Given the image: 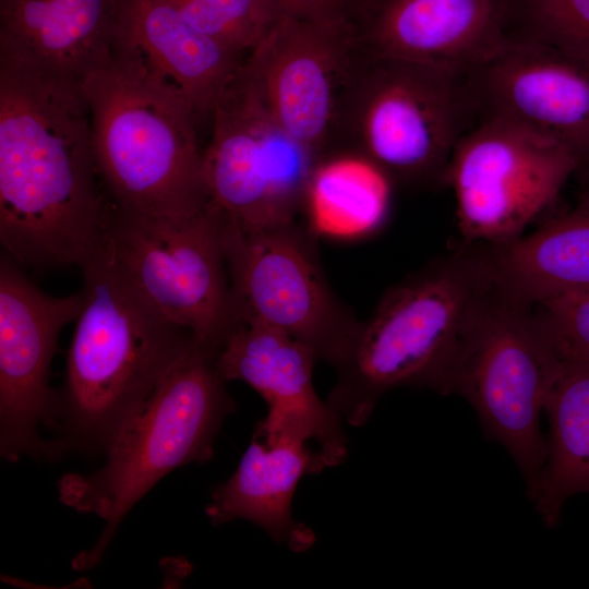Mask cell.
<instances>
[{
	"instance_id": "obj_17",
	"label": "cell",
	"mask_w": 589,
	"mask_h": 589,
	"mask_svg": "<svg viewBox=\"0 0 589 589\" xmlns=\"http://www.w3.org/2000/svg\"><path fill=\"white\" fill-rule=\"evenodd\" d=\"M112 53L211 116L243 55L191 25L171 0H121Z\"/></svg>"
},
{
	"instance_id": "obj_14",
	"label": "cell",
	"mask_w": 589,
	"mask_h": 589,
	"mask_svg": "<svg viewBox=\"0 0 589 589\" xmlns=\"http://www.w3.org/2000/svg\"><path fill=\"white\" fill-rule=\"evenodd\" d=\"M515 0H356L349 27L365 53L473 74L512 44Z\"/></svg>"
},
{
	"instance_id": "obj_25",
	"label": "cell",
	"mask_w": 589,
	"mask_h": 589,
	"mask_svg": "<svg viewBox=\"0 0 589 589\" xmlns=\"http://www.w3.org/2000/svg\"><path fill=\"white\" fill-rule=\"evenodd\" d=\"M534 309L560 360H589V290Z\"/></svg>"
},
{
	"instance_id": "obj_20",
	"label": "cell",
	"mask_w": 589,
	"mask_h": 589,
	"mask_svg": "<svg viewBox=\"0 0 589 589\" xmlns=\"http://www.w3.org/2000/svg\"><path fill=\"white\" fill-rule=\"evenodd\" d=\"M482 247L493 286L518 302L536 306L589 290V189L537 231Z\"/></svg>"
},
{
	"instance_id": "obj_19",
	"label": "cell",
	"mask_w": 589,
	"mask_h": 589,
	"mask_svg": "<svg viewBox=\"0 0 589 589\" xmlns=\"http://www.w3.org/2000/svg\"><path fill=\"white\" fill-rule=\"evenodd\" d=\"M324 469L317 453L304 441L254 432L235 473L213 491L205 514L213 525L249 520L274 541L304 552L316 538L311 528L294 519L291 503L300 479Z\"/></svg>"
},
{
	"instance_id": "obj_7",
	"label": "cell",
	"mask_w": 589,
	"mask_h": 589,
	"mask_svg": "<svg viewBox=\"0 0 589 589\" xmlns=\"http://www.w3.org/2000/svg\"><path fill=\"white\" fill-rule=\"evenodd\" d=\"M560 362L534 306L493 286L466 330L448 378L446 395L471 405L485 435L513 458L531 500L546 456L541 413Z\"/></svg>"
},
{
	"instance_id": "obj_21",
	"label": "cell",
	"mask_w": 589,
	"mask_h": 589,
	"mask_svg": "<svg viewBox=\"0 0 589 589\" xmlns=\"http://www.w3.org/2000/svg\"><path fill=\"white\" fill-rule=\"evenodd\" d=\"M544 412L550 432L532 501L542 521L553 527L568 498L589 494V360H561Z\"/></svg>"
},
{
	"instance_id": "obj_3",
	"label": "cell",
	"mask_w": 589,
	"mask_h": 589,
	"mask_svg": "<svg viewBox=\"0 0 589 589\" xmlns=\"http://www.w3.org/2000/svg\"><path fill=\"white\" fill-rule=\"evenodd\" d=\"M492 287L480 243H466L393 286L336 368L328 406L344 423L362 426L392 389L423 387L446 395L462 338Z\"/></svg>"
},
{
	"instance_id": "obj_16",
	"label": "cell",
	"mask_w": 589,
	"mask_h": 589,
	"mask_svg": "<svg viewBox=\"0 0 589 589\" xmlns=\"http://www.w3.org/2000/svg\"><path fill=\"white\" fill-rule=\"evenodd\" d=\"M474 74L488 116L566 146L579 157L580 168L589 161V59L528 36L514 38Z\"/></svg>"
},
{
	"instance_id": "obj_2",
	"label": "cell",
	"mask_w": 589,
	"mask_h": 589,
	"mask_svg": "<svg viewBox=\"0 0 589 589\" xmlns=\"http://www.w3.org/2000/svg\"><path fill=\"white\" fill-rule=\"evenodd\" d=\"M82 273V306L58 393L52 440L60 456L105 455L197 340L142 296L106 248Z\"/></svg>"
},
{
	"instance_id": "obj_18",
	"label": "cell",
	"mask_w": 589,
	"mask_h": 589,
	"mask_svg": "<svg viewBox=\"0 0 589 589\" xmlns=\"http://www.w3.org/2000/svg\"><path fill=\"white\" fill-rule=\"evenodd\" d=\"M121 0H0V62L82 84L112 56Z\"/></svg>"
},
{
	"instance_id": "obj_4",
	"label": "cell",
	"mask_w": 589,
	"mask_h": 589,
	"mask_svg": "<svg viewBox=\"0 0 589 589\" xmlns=\"http://www.w3.org/2000/svg\"><path fill=\"white\" fill-rule=\"evenodd\" d=\"M82 89L108 207L147 219H183L207 207L199 117L185 99L115 53Z\"/></svg>"
},
{
	"instance_id": "obj_9",
	"label": "cell",
	"mask_w": 589,
	"mask_h": 589,
	"mask_svg": "<svg viewBox=\"0 0 589 589\" xmlns=\"http://www.w3.org/2000/svg\"><path fill=\"white\" fill-rule=\"evenodd\" d=\"M211 202L183 219L107 211L105 248L142 296L170 322L216 351L238 326L223 240Z\"/></svg>"
},
{
	"instance_id": "obj_10",
	"label": "cell",
	"mask_w": 589,
	"mask_h": 589,
	"mask_svg": "<svg viewBox=\"0 0 589 589\" xmlns=\"http://www.w3.org/2000/svg\"><path fill=\"white\" fill-rule=\"evenodd\" d=\"M579 169L566 146L488 116L456 144L443 183L454 193L466 243L497 244L519 237Z\"/></svg>"
},
{
	"instance_id": "obj_12",
	"label": "cell",
	"mask_w": 589,
	"mask_h": 589,
	"mask_svg": "<svg viewBox=\"0 0 589 589\" xmlns=\"http://www.w3.org/2000/svg\"><path fill=\"white\" fill-rule=\"evenodd\" d=\"M81 291L56 297L44 292L8 255L0 261V454L16 462L24 456L60 458L40 428L56 430L58 393L50 366L58 337L76 320Z\"/></svg>"
},
{
	"instance_id": "obj_23",
	"label": "cell",
	"mask_w": 589,
	"mask_h": 589,
	"mask_svg": "<svg viewBox=\"0 0 589 589\" xmlns=\"http://www.w3.org/2000/svg\"><path fill=\"white\" fill-rule=\"evenodd\" d=\"M200 32L244 55L281 15L268 0H171Z\"/></svg>"
},
{
	"instance_id": "obj_22",
	"label": "cell",
	"mask_w": 589,
	"mask_h": 589,
	"mask_svg": "<svg viewBox=\"0 0 589 589\" xmlns=\"http://www.w3.org/2000/svg\"><path fill=\"white\" fill-rule=\"evenodd\" d=\"M395 184L366 160L333 154L321 159L309 180L301 215L317 238L361 240L385 225Z\"/></svg>"
},
{
	"instance_id": "obj_27",
	"label": "cell",
	"mask_w": 589,
	"mask_h": 589,
	"mask_svg": "<svg viewBox=\"0 0 589 589\" xmlns=\"http://www.w3.org/2000/svg\"><path fill=\"white\" fill-rule=\"evenodd\" d=\"M584 169H586V170L588 171V173H589V161H588L587 164H585V165L580 168V170H584Z\"/></svg>"
},
{
	"instance_id": "obj_1",
	"label": "cell",
	"mask_w": 589,
	"mask_h": 589,
	"mask_svg": "<svg viewBox=\"0 0 589 589\" xmlns=\"http://www.w3.org/2000/svg\"><path fill=\"white\" fill-rule=\"evenodd\" d=\"M107 201L82 84L0 62V241L20 266L81 269L105 248Z\"/></svg>"
},
{
	"instance_id": "obj_8",
	"label": "cell",
	"mask_w": 589,
	"mask_h": 589,
	"mask_svg": "<svg viewBox=\"0 0 589 589\" xmlns=\"http://www.w3.org/2000/svg\"><path fill=\"white\" fill-rule=\"evenodd\" d=\"M224 248L236 321L279 330L337 368L361 328L333 291L317 240L297 220L245 228L224 215Z\"/></svg>"
},
{
	"instance_id": "obj_15",
	"label": "cell",
	"mask_w": 589,
	"mask_h": 589,
	"mask_svg": "<svg viewBox=\"0 0 589 589\" xmlns=\"http://www.w3.org/2000/svg\"><path fill=\"white\" fill-rule=\"evenodd\" d=\"M216 360L226 382L242 381L266 401L267 416L255 433L304 441L324 468L346 460L344 421L315 392L313 365L317 360L306 346L266 326L239 324L218 349Z\"/></svg>"
},
{
	"instance_id": "obj_24",
	"label": "cell",
	"mask_w": 589,
	"mask_h": 589,
	"mask_svg": "<svg viewBox=\"0 0 589 589\" xmlns=\"http://www.w3.org/2000/svg\"><path fill=\"white\" fill-rule=\"evenodd\" d=\"M529 37L589 59V0H515Z\"/></svg>"
},
{
	"instance_id": "obj_26",
	"label": "cell",
	"mask_w": 589,
	"mask_h": 589,
	"mask_svg": "<svg viewBox=\"0 0 589 589\" xmlns=\"http://www.w3.org/2000/svg\"><path fill=\"white\" fill-rule=\"evenodd\" d=\"M280 13L328 24H348L356 0H268Z\"/></svg>"
},
{
	"instance_id": "obj_13",
	"label": "cell",
	"mask_w": 589,
	"mask_h": 589,
	"mask_svg": "<svg viewBox=\"0 0 589 589\" xmlns=\"http://www.w3.org/2000/svg\"><path fill=\"white\" fill-rule=\"evenodd\" d=\"M353 48L349 24L281 14L242 65L269 118L317 163L334 149L339 95Z\"/></svg>"
},
{
	"instance_id": "obj_5",
	"label": "cell",
	"mask_w": 589,
	"mask_h": 589,
	"mask_svg": "<svg viewBox=\"0 0 589 589\" xmlns=\"http://www.w3.org/2000/svg\"><path fill=\"white\" fill-rule=\"evenodd\" d=\"M216 354L196 340L115 440L100 469L61 478L60 501L106 524L95 545L73 560V568L97 565L124 516L167 473L212 458L221 424L236 409Z\"/></svg>"
},
{
	"instance_id": "obj_6",
	"label": "cell",
	"mask_w": 589,
	"mask_h": 589,
	"mask_svg": "<svg viewBox=\"0 0 589 589\" xmlns=\"http://www.w3.org/2000/svg\"><path fill=\"white\" fill-rule=\"evenodd\" d=\"M462 75L356 45L344 80L333 154L360 157L395 185L442 182L466 133Z\"/></svg>"
},
{
	"instance_id": "obj_11",
	"label": "cell",
	"mask_w": 589,
	"mask_h": 589,
	"mask_svg": "<svg viewBox=\"0 0 589 589\" xmlns=\"http://www.w3.org/2000/svg\"><path fill=\"white\" fill-rule=\"evenodd\" d=\"M212 118L203 152L209 202L245 228L297 220L317 160L269 118L242 68Z\"/></svg>"
}]
</instances>
